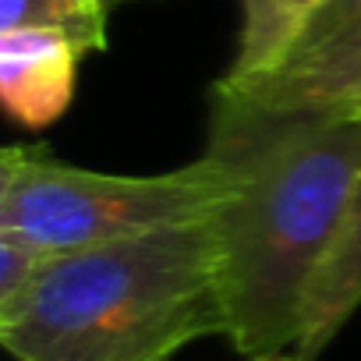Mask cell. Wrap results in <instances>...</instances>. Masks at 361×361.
I'll return each mask as SVG.
<instances>
[{"label":"cell","instance_id":"cell-1","mask_svg":"<svg viewBox=\"0 0 361 361\" xmlns=\"http://www.w3.org/2000/svg\"><path fill=\"white\" fill-rule=\"evenodd\" d=\"M209 152L234 173L216 224L227 340L241 357L298 354L312 290L361 180V117H220Z\"/></svg>","mask_w":361,"mask_h":361},{"label":"cell","instance_id":"cell-2","mask_svg":"<svg viewBox=\"0 0 361 361\" xmlns=\"http://www.w3.org/2000/svg\"><path fill=\"white\" fill-rule=\"evenodd\" d=\"M206 336H227L213 220L61 255L0 305L15 361H170Z\"/></svg>","mask_w":361,"mask_h":361},{"label":"cell","instance_id":"cell-3","mask_svg":"<svg viewBox=\"0 0 361 361\" xmlns=\"http://www.w3.org/2000/svg\"><path fill=\"white\" fill-rule=\"evenodd\" d=\"M234 166L209 149L163 173H103L39 145H8L0 156V234L61 259L209 224L234 199Z\"/></svg>","mask_w":361,"mask_h":361},{"label":"cell","instance_id":"cell-4","mask_svg":"<svg viewBox=\"0 0 361 361\" xmlns=\"http://www.w3.org/2000/svg\"><path fill=\"white\" fill-rule=\"evenodd\" d=\"M82 54L43 29L0 32V99L22 128L54 124L75 96Z\"/></svg>","mask_w":361,"mask_h":361},{"label":"cell","instance_id":"cell-5","mask_svg":"<svg viewBox=\"0 0 361 361\" xmlns=\"http://www.w3.org/2000/svg\"><path fill=\"white\" fill-rule=\"evenodd\" d=\"M361 308V180H357V195L350 206V216L343 224V234L312 290L308 315H305V333L298 343L301 361H312Z\"/></svg>","mask_w":361,"mask_h":361},{"label":"cell","instance_id":"cell-6","mask_svg":"<svg viewBox=\"0 0 361 361\" xmlns=\"http://www.w3.org/2000/svg\"><path fill=\"white\" fill-rule=\"evenodd\" d=\"M322 0H241L238 50L216 89H241L269 75Z\"/></svg>","mask_w":361,"mask_h":361},{"label":"cell","instance_id":"cell-7","mask_svg":"<svg viewBox=\"0 0 361 361\" xmlns=\"http://www.w3.org/2000/svg\"><path fill=\"white\" fill-rule=\"evenodd\" d=\"M106 0H0V32H57L89 57L106 50Z\"/></svg>","mask_w":361,"mask_h":361},{"label":"cell","instance_id":"cell-8","mask_svg":"<svg viewBox=\"0 0 361 361\" xmlns=\"http://www.w3.org/2000/svg\"><path fill=\"white\" fill-rule=\"evenodd\" d=\"M54 262V255L32 248L22 238L11 234H0V305L15 301L25 287L36 283V276Z\"/></svg>","mask_w":361,"mask_h":361},{"label":"cell","instance_id":"cell-9","mask_svg":"<svg viewBox=\"0 0 361 361\" xmlns=\"http://www.w3.org/2000/svg\"><path fill=\"white\" fill-rule=\"evenodd\" d=\"M245 361H301V357H294V354H283V357H245Z\"/></svg>","mask_w":361,"mask_h":361},{"label":"cell","instance_id":"cell-10","mask_svg":"<svg viewBox=\"0 0 361 361\" xmlns=\"http://www.w3.org/2000/svg\"><path fill=\"white\" fill-rule=\"evenodd\" d=\"M106 4H110V8H114V4H128V0H106Z\"/></svg>","mask_w":361,"mask_h":361}]
</instances>
